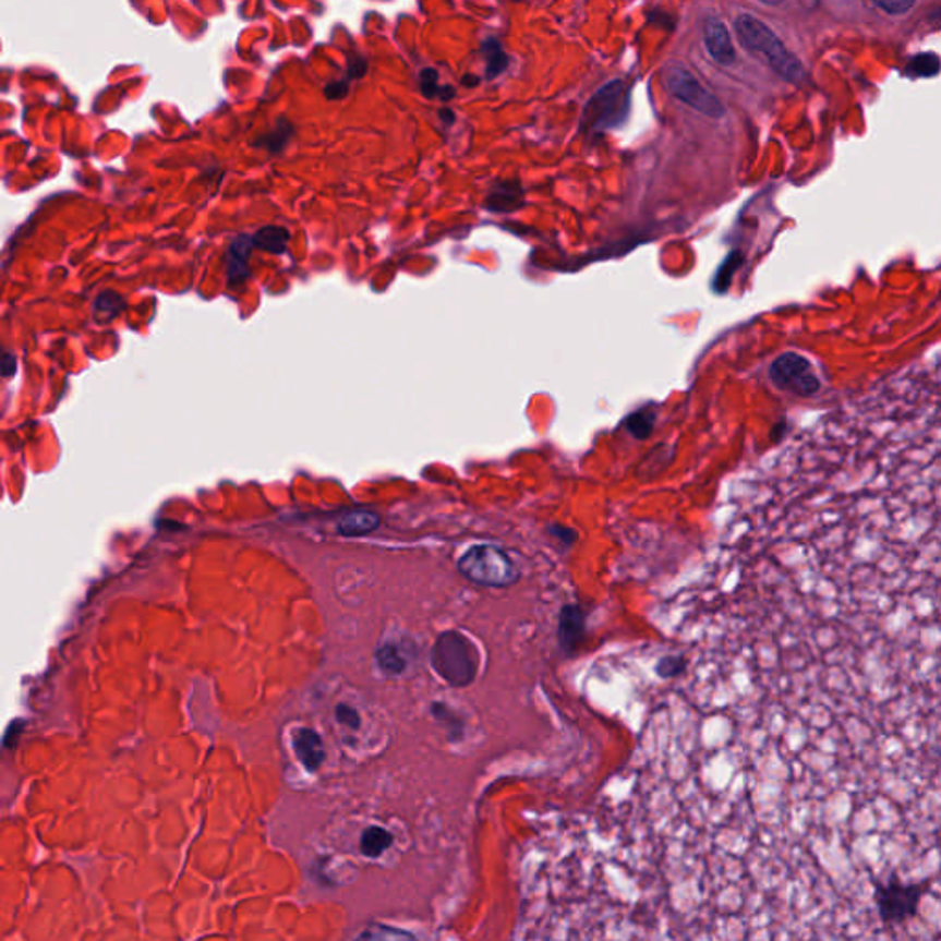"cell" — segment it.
<instances>
[{
    "label": "cell",
    "mask_w": 941,
    "mask_h": 941,
    "mask_svg": "<svg viewBox=\"0 0 941 941\" xmlns=\"http://www.w3.org/2000/svg\"><path fill=\"white\" fill-rule=\"evenodd\" d=\"M629 112V93L620 80L607 83L592 96L583 112V122L592 129L620 128Z\"/></svg>",
    "instance_id": "cell-7"
},
{
    "label": "cell",
    "mask_w": 941,
    "mask_h": 941,
    "mask_svg": "<svg viewBox=\"0 0 941 941\" xmlns=\"http://www.w3.org/2000/svg\"><path fill=\"white\" fill-rule=\"evenodd\" d=\"M15 370H17V359L12 353H4L2 355V375L10 377V375L15 374Z\"/></svg>",
    "instance_id": "cell-30"
},
{
    "label": "cell",
    "mask_w": 941,
    "mask_h": 941,
    "mask_svg": "<svg viewBox=\"0 0 941 941\" xmlns=\"http://www.w3.org/2000/svg\"><path fill=\"white\" fill-rule=\"evenodd\" d=\"M355 941H418L409 930L396 929L390 925H370L357 936Z\"/></svg>",
    "instance_id": "cell-16"
},
{
    "label": "cell",
    "mask_w": 941,
    "mask_h": 941,
    "mask_svg": "<svg viewBox=\"0 0 941 941\" xmlns=\"http://www.w3.org/2000/svg\"><path fill=\"white\" fill-rule=\"evenodd\" d=\"M291 136H293V125L286 122V120H280L278 129L269 133V135H265L262 141L256 142V146H265L269 152L278 153L281 147L286 146Z\"/></svg>",
    "instance_id": "cell-19"
},
{
    "label": "cell",
    "mask_w": 941,
    "mask_h": 941,
    "mask_svg": "<svg viewBox=\"0 0 941 941\" xmlns=\"http://www.w3.org/2000/svg\"><path fill=\"white\" fill-rule=\"evenodd\" d=\"M420 85L423 94L427 96V98H434V96H439L442 100H449L455 96L453 91H447L450 87H439L438 85V72L433 71V69H425V71L421 72L420 76Z\"/></svg>",
    "instance_id": "cell-20"
},
{
    "label": "cell",
    "mask_w": 941,
    "mask_h": 941,
    "mask_svg": "<svg viewBox=\"0 0 941 941\" xmlns=\"http://www.w3.org/2000/svg\"><path fill=\"white\" fill-rule=\"evenodd\" d=\"M337 720H339L340 725L350 726V728H359L361 726L359 713L353 708L348 707V704H339L337 707Z\"/></svg>",
    "instance_id": "cell-27"
},
{
    "label": "cell",
    "mask_w": 941,
    "mask_h": 941,
    "mask_svg": "<svg viewBox=\"0 0 941 941\" xmlns=\"http://www.w3.org/2000/svg\"><path fill=\"white\" fill-rule=\"evenodd\" d=\"M125 310V302H123L122 297L117 293H101L96 302H94V311H96V315H101L100 318L104 321H111L114 316L120 313V311Z\"/></svg>",
    "instance_id": "cell-17"
},
{
    "label": "cell",
    "mask_w": 941,
    "mask_h": 941,
    "mask_svg": "<svg viewBox=\"0 0 941 941\" xmlns=\"http://www.w3.org/2000/svg\"><path fill=\"white\" fill-rule=\"evenodd\" d=\"M586 637V613L579 605L563 607L559 616V643L565 653H574Z\"/></svg>",
    "instance_id": "cell-9"
},
{
    "label": "cell",
    "mask_w": 941,
    "mask_h": 941,
    "mask_svg": "<svg viewBox=\"0 0 941 941\" xmlns=\"http://www.w3.org/2000/svg\"><path fill=\"white\" fill-rule=\"evenodd\" d=\"M394 836L390 831H386L385 828H379V825H372L369 830H364L363 836H361V852L366 857H379V855L385 854L386 849L393 846Z\"/></svg>",
    "instance_id": "cell-14"
},
{
    "label": "cell",
    "mask_w": 941,
    "mask_h": 941,
    "mask_svg": "<svg viewBox=\"0 0 941 941\" xmlns=\"http://www.w3.org/2000/svg\"><path fill=\"white\" fill-rule=\"evenodd\" d=\"M929 881L906 883L897 873L873 884V905L878 918L884 927H903L918 918L925 894L929 892Z\"/></svg>",
    "instance_id": "cell-3"
},
{
    "label": "cell",
    "mask_w": 941,
    "mask_h": 941,
    "mask_svg": "<svg viewBox=\"0 0 941 941\" xmlns=\"http://www.w3.org/2000/svg\"><path fill=\"white\" fill-rule=\"evenodd\" d=\"M940 71V61L936 56H918L910 63V72L914 76H934Z\"/></svg>",
    "instance_id": "cell-23"
},
{
    "label": "cell",
    "mask_w": 941,
    "mask_h": 941,
    "mask_svg": "<svg viewBox=\"0 0 941 941\" xmlns=\"http://www.w3.org/2000/svg\"><path fill=\"white\" fill-rule=\"evenodd\" d=\"M685 672V661L680 659V656H666V659H662L659 662V666H656V673L661 675L662 678H673L680 675V673Z\"/></svg>",
    "instance_id": "cell-25"
},
{
    "label": "cell",
    "mask_w": 941,
    "mask_h": 941,
    "mask_svg": "<svg viewBox=\"0 0 941 941\" xmlns=\"http://www.w3.org/2000/svg\"><path fill=\"white\" fill-rule=\"evenodd\" d=\"M662 77L666 83L667 93L672 94L673 98L683 101L686 106L696 109L704 117L720 120L725 117V107L721 104L720 98L715 94L710 93L699 80H697L691 71L686 69L685 64L667 63L662 71Z\"/></svg>",
    "instance_id": "cell-5"
},
{
    "label": "cell",
    "mask_w": 941,
    "mask_h": 941,
    "mask_svg": "<svg viewBox=\"0 0 941 941\" xmlns=\"http://www.w3.org/2000/svg\"><path fill=\"white\" fill-rule=\"evenodd\" d=\"M550 533H552V538L562 541L565 546H570L578 541V533L574 532L572 528L563 527V524H554L550 528Z\"/></svg>",
    "instance_id": "cell-28"
},
{
    "label": "cell",
    "mask_w": 941,
    "mask_h": 941,
    "mask_svg": "<svg viewBox=\"0 0 941 941\" xmlns=\"http://www.w3.org/2000/svg\"><path fill=\"white\" fill-rule=\"evenodd\" d=\"M702 39H704V48H707L708 56L715 63L728 67V64L736 61V48H734V43H732L731 32H728L726 24L721 19H707Z\"/></svg>",
    "instance_id": "cell-8"
},
{
    "label": "cell",
    "mask_w": 941,
    "mask_h": 941,
    "mask_svg": "<svg viewBox=\"0 0 941 941\" xmlns=\"http://www.w3.org/2000/svg\"><path fill=\"white\" fill-rule=\"evenodd\" d=\"M769 375L780 390L793 394L796 398H813L822 388L813 364L809 363L806 357L793 351L776 357Z\"/></svg>",
    "instance_id": "cell-6"
},
{
    "label": "cell",
    "mask_w": 941,
    "mask_h": 941,
    "mask_svg": "<svg viewBox=\"0 0 941 941\" xmlns=\"http://www.w3.org/2000/svg\"><path fill=\"white\" fill-rule=\"evenodd\" d=\"M252 246H254L252 245V238L249 236H240L232 241L229 254H227V275H229L230 287L241 286L251 275L246 262H249Z\"/></svg>",
    "instance_id": "cell-11"
},
{
    "label": "cell",
    "mask_w": 941,
    "mask_h": 941,
    "mask_svg": "<svg viewBox=\"0 0 941 941\" xmlns=\"http://www.w3.org/2000/svg\"><path fill=\"white\" fill-rule=\"evenodd\" d=\"M289 238H291L289 230L273 225V227L257 230L256 234L252 236V245L260 251L270 252V254H281V252H286Z\"/></svg>",
    "instance_id": "cell-13"
},
{
    "label": "cell",
    "mask_w": 941,
    "mask_h": 941,
    "mask_svg": "<svg viewBox=\"0 0 941 941\" xmlns=\"http://www.w3.org/2000/svg\"><path fill=\"white\" fill-rule=\"evenodd\" d=\"M653 425H655V415L646 412V410H638L627 418V431L635 438H648L649 434L653 433Z\"/></svg>",
    "instance_id": "cell-18"
},
{
    "label": "cell",
    "mask_w": 941,
    "mask_h": 941,
    "mask_svg": "<svg viewBox=\"0 0 941 941\" xmlns=\"http://www.w3.org/2000/svg\"><path fill=\"white\" fill-rule=\"evenodd\" d=\"M734 28L743 47L750 53L765 59L767 64L776 72L777 76L795 85L806 82V69L800 63V59L785 47L784 41L763 21L750 13H741L736 19Z\"/></svg>",
    "instance_id": "cell-1"
},
{
    "label": "cell",
    "mask_w": 941,
    "mask_h": 941,
    "mask_svg": "<svg viewBox=\"0 0 941 941\" xmlns=\"http://www.w3.org/2000/svg\"><path fill=\"white\" fill-rule=\"evenodd\" d=\"M458 570L471 583L487 589H506L521 578L514 559L495 544H474L458 559Z\"/></svg>",
    "instance_id": "cell-4"
},
{
    "label": "cell",
    "mask_w": 941,
    "mask_h": 941,
    "mask_svg": "<svg viewBox=\"0 0 941 941\" xmlns=\"http://www.w3.org/2000/svg\"><path fill=\"white\" fill-rule=\"evenodd\" d=\"M433 713L439 721H442V723L449 726L450 737H453V739L462 737V725H460V721L455 720V715H453L449 708L442 704V702H434Z\"/></svg>",
    "instance_id": "cell-22"
},
{
    "label": "cell",
    "mask_w": 941,
    "mask_h": 941,
    "mask_svg": "<svg viewBox=\"0 0 941 941\" xmlns=\"http://www.w3.org/2000/svg\"><path fill=\"white\" fill-rule=\"evenodd\" d=\"M375 661H377L381 672L390 675V677H398L407 669V659L399 651L398 646H394V643L381 646L375 653Z\"/></svg>",
    "instance_id": "cell-15"
},
{
    "label": "cell",
    "mask_w": 941,
    "mask_h": 941,
    "mask_svg": "<svg viewBox=\"0 0 941 941\" xmlns=\"http://www.w3.org/2000/svg\"><path fill=\"white\" fill-rule=\"evenodd\" d=\"M379 524V515L369 511V509H355L340 519L339 532L345 538H361V535L375 532Z\"/></svg>",
    "instance_id": "cell-12"
},
{
    "label": "cell",
    "mask_w": 941,
    "mask_h": 941,
    "mask_svg": "<svg viewBox=\"0 0 941 941\" xmlns=\"http://www.w3.org/2000/svg\"><path fill=\"white\" fill-rule=\"evenodd\" d=\"M431 664L438 677L453 688H468L479 675V651L460 631H445L434 642Z\"/></svg>",
    "instance_id": "cell-2"
},
{
    "label": "cell",
    "mask_w": 941,
    "mask_h": 941,
    "mask_svg": "<svg viewBox=\"0 0 941 941\" xmlns=\"http://www.w3.org/2000/svg\"><path fill=\"white\" fill-rule=\"evenodd\" d=\"M739 267V256L737 254H732L731 260H726L725 265L721 267L720 273L715 276V289L723 293L728 283H731L732 275H734V270Z\"/></svg>",
    "instance_id": "cell-24"
},
{
    "label": "cell",
    "mask_w": 941,
    "mask_h": 941,
    "mask_svg": "<svg viewBox=\"0 0 941 941\" xmlns=\"http://www.w3.org/2000/svg\"><path fill=\"white\" fill-rule=\"evenodd\" d=\"M484 52L485 59H487V74L498 76L508 64L506 53L503 52V48L498 47L497 41L485 43Z\"/></svg>",
    "instance_id": "cell-21"
},
{
    "label": "cell",
    "mask_w": 941,
    "mask_h": 941,
    "mask_svg": "<svg viewBox=\"0 0 941 941\" xmlns=\"http://www.w3.org/2000/svg\"><path fill=\"white\" fill-rule=\"evenodd\" d=\"M294 752L299 756L300 763L310 772H315L321 769L322 763L326 760V750L322 745V739L315 731L311 728H299L293 734Z\"/></svg>",
    "instance_id": "cell-10"
},
{
    "label": "cell",
    "mask_w": 941,
    "mask_h": 941,
    "mask_svg": "<svg viewBox=\"0 0 941 941\" xmlns=\"http://www.w3.org/2000/svg\"><path fill=\"white\" fill-rule=\"evenodd\" d=\"M871 7L883 10V12L890 13V15H901V13L913 10L914 2H910V0H881V2H871Z\"/></svg>",
    "instance_id": "cell-26"
},
{
    "label": "cell",
    "mask_w": 941,
    "mask_h": 941,
    "mask_svg": "<svg viewBox=\"0 0 941 941\" xmlns=\"http://www.w3.org/2000/svg\"><path fill=\"white\" fill-rule=\"evenodd\" d=\"M324 93H326V98H328V100H342L346 94H348V83H328V85H326V88H324Z\"/></svg>",
    "instance_id": "cell-29"
}]
</instances>
